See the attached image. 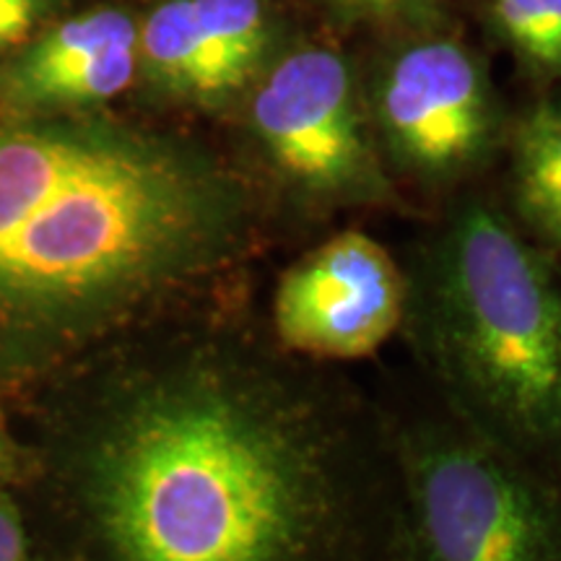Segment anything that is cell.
I'll use <instances>...</instances> for the list:
<instances>
[{"instance_id":"cell-1","label":"cell","mask_w":561,"mask_h":561,"mask_svg":"<svg viewBox=\"0 0 561 561\" xmlns=\"http://www.w3.org/2000/svg\"><path fill=\"white\" fill-rule=\"evenodd\" d=\"M70 483L104 561H396V432L343 377L231 322L117 369Z\"/></svg>"},{"instance_id":"cell-2","label":"cell","mask_w":561,"mask_h":561,"mask_svg":"<svg viewBox=\"0 0 561 561\" xmlns=\"http://www.w3.org/2000/svg\"><path fill=\"white\" fill-rule=\"evenodd\" d=\"M257 229L234 174L107 121H0V385L234 286Z\"/></svg>"},{"instance_id":"cell-3","label":"cell","mask_w":561,"mask_h":561,"mask_svg":"<svg viewBox=\"0 0 561 561\" xmlns=\"http://www.w3.org/2000/svg\"><path fill=\"white\" fill-rule=\"evenodd\" d=\"M405 318L453 416L561 471V271L486 203H468L405 273Z\"/></svg>"},{"instance_id":"cell-4","label":"cell","mask_w":561,"mask_h":561,"mask_svg":"<svg viewBox=\"0 0 561 561\" xmlns=\"http://www.w3.org/2000/svg\"><path fill=\"white\" fill-rule=\"evenodd\" d=\"M396 561H561V471L458 419L396 432Z\"/></svg>"},{"instance_id":"cell-5","label":"cell","mask_w":561,"mask_h":561,"mask_svg":"<svg viewBox=\"0 0 561 561\" xmlns=\"http://www.w3.org/2000/svg\"><path fill=\"white\" fill-rule=\"evenodd\" d=\"M250 130L273 178L301 203L343 208L390 198L341 55L320 47L286 55L252 94Z\"/></svg>"},{"instance_id":"cell-6","label":"cell","mask_w":561,"mask_h":561,"mask_svg":"<svg viewBox=\"0 0 561 561\" xmlns=\"http://www.w3.org/2000/svg\"><path fill=\"white\" fill-rule=\"evenodd\" d=\"M409 280L396 257L359 229L328 237L280 273L271 335L301 359L356 362L403 328Z\"/></svg>"},{"instance_id":"cell-7","label":"cell","mask_w":561,"mask_h":561,"mask_svg":"<svg viewBox=\"0 0 561 561\" xmlns=\"http://www.w3.org/2000/svg\"><path fill=\"white\" fill-rule=\"evenodd\" d=\"M385 151L419 182L460 180L489 157L500 112L479 60L450 39L409 47L371 94Z\"/></svg>"},{"instance_id":"cell-8","label":"cell","mask_w":561,"mask_h":561,"mask_svg":"<svg viewBox=\"0 0 561 561\" xmlns=\"http://www.w3.org/2000/svg\"><path fill=\"white\" fill-rule=\"evenodd\" d=\"M138 68V26L100 9L62 21L13 70L9 91L32 104H94L117 96Z\"/></svg>"},{"instance_id":"cell-9","label":"cell","mask_w":561,"mask_h":561,"mask_svg":"<svg viewBox=\"0 0 561 561\" xmlns=\"http://www.w3.org/2000/svg\"><path fill=\"white\" fill-rule=\"evenodd\" d=\"M138 53L153 79L172 94L198 102L229 96L203 42L191 0L161 3L138 32Z\"/></svg>"},{"instance_id":"cell-10","label":"cell","mask_w":561,"mask_h":561,"mask_svg":"<svg viewBox=\"0 0 561 561\" xmlns=\"http://www.w3.org/2000/svg\"><path fill=\"white\" fill-rule=\"evenodd\" d=\"M515 203L546 248L561 250V96L525 115L515 133Z\"/></svg>"},{"instance_id":"cell-11","label":"cell","mask_w":561,"mask_h":561,"mask_svg":"<svg viewBox=\"0 0 561 561\" xmlns=\"http://www.w3.org/2000/svg\"><path fill=\"white\" fill-rule=\"evenodd\" d=\"M203 42L227 94L255 79L268 50V16L263 0H191Z\"/></svg>"},{"instance_id":"cell-12","label":"cell","mask_w":561,"mask_h":561,"mask_svg":"<svg viewBox=\"0 0 561 561\" xmlns=\"http://www.w3.org/2000/svg\"><path fill=\"white\" fill-rule=\"evenodd\" d=\"M491 16L502 37L528 66L546 73V32L538 0H491Z\"/></svg>"},{"instance_id":"cell-13","label":"cell","mask_w":561,"mask_h":561,"mask_svg":"<svg viewBox=\"0 0 561 561\" xmlns=\"http://www.w3.org/2000/svg\"><path fill=\"white\" fill-rule=\"evenodd\" d=\"M341 19L348 21H388L409 13L426 11L439 0H328Z\"/></svg>"},{"instance_id":"cell-14","label":"cell","mask_w":561,"mask_h":561,"mask_svg":"<svg viewBox=\"0 0 561 561\" xmlns=\"http://www.w3.org/2000/svg\"><path fill=\"white\" fill-rule=\"evenodd\" d=\"M45 9L47 0H0V50L30 37Z\"/></svg>"},{"instance_id":"cell-15","label":"cell","mask_w":561,"mask_h":561,"mask_svg":"<svg viewBox=\"0 0 561 561\" xmlns=\"http://www.w3.org/2000/svg\"><path fill=\"white\" fill-rule=\"evenodd\" d=\"M0 561H26V533L0 476Z\"/></svg>"},{"instance_id":"cell-16","label":"cell","mask_w":561,"mask_h":561,"mask_svg":"<svg viewBox=\"0 0 561 561\" xmlns=\"http://www.w3.org/2000/svg\"><path fill=\"white\" fill-rule=\"evenodd\" d=\"M546 32V73H561V0H538Z\"/></svg>"},{"instance_id":"cell-17","label":"cell","mask_w":561,"mask_h":561,"mask_svg":"<svg viewBox=\"0 0 561 561\" xmlns=\"http://www.w3.org/2000/svg\"><path fill=\"white\" fill-rule=\"evenodd\" d=\"M16 466H19V455L13 450L9 434L0 430V476L9 479V476L16 473Z\"/></svg>"},{"instance_id":"cell-18","label":"cell","mask_w":561,"mask_h":561,"mask_svg":"<svg viewBox=\"0 0 561 561\" xmlns=\"http://www.w3.org/2000/svg\"><path fill=\"white\" fill-rule=\"evenodd\" d=\"M559 252H561V250H559Z\"/></svg>"}]
</instances>
